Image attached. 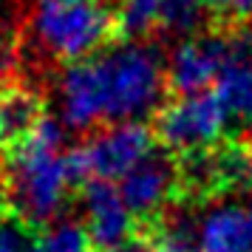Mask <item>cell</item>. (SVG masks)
<instances>
[{
    "instance_id": "cell-1",
    "label": "cell",
    "mask_w": 252,
    "mask_h": 252,
    "mask_svg": "<svg viewBox=\"0 0 252 252\" xmlns=\"http://www.w3.org/2000/svg\"><path fill=\"white\" fill-rule=\"evenodd\" d=\"M71 150L74 148L65 145V125L43 116L0 161V179L6 184L12 213L34 229L60 221L74 187L80 184Z\"/></svg>"
},
{
    "instance_id": "cell-2",
    "label": "cell",
    "mask_w": 252,
    "mask_h": 252,
    "mask_svg": "<svg viewBox=\"0 0 252 252\" xmlns=\"http://www.w3.org/2000/svg\"><path fill=\"white\" fill-rule=\"evenodd\" d=\"M91 71L102 105L105 125L114 122H145L164 105L167 57L148 40H119L91 57ZM102 125V127H105Z\"/></svg>"
},
{
    "instance_id": "cell-3",
    "label": "cell",
    "mask_w": 252,
    "mask_h": 252,
    "mask_svg": "<svg viewBox=\"0 0 252 252\" xmlns=\"http://www.w3.org/2000/svg\"><path fill=\"white\" fill-rule=\"evenodd\" d=\"M29 37L48 60L74 65L105 51L119 32L114 9L102 0H34Z\"/></svg>"
},
{
    "instance_id": "cell-4",
    "label": "cell",
    "mask_w": 252,
    "mask_h": 252,
    "mask_svg": "<svg viewBox=\"0 0 252 252\" xmlns=\"http://www.w3.org/2000/svg\"><path fill=\"white\" fill-rule=\"evenodd\" d=\"M229 116L213 91L184 94L159 108L153 136L170 156H193L224 145L229 136Z\"/></svg>"
},
{
    "instance_id": "cell-5",
    "label": "cell",
    "mask_w": 252,
    "mask_h": 252,
    "mask_svg": "<svg viewBox=\"0 0 252 252\" xmlns=\"http://www.w3.org/2000/svg\"><path fill=\"white\" fill-rule=\"evenodd\" d=\"M156 150L153 127L145 122H114L96 127L80 148L71 150L74 167L85 182H122L142 159Z\"/></svg>"
},
{
    "instance_id": "cell-6",
    "label": "cell",
    "mask_w": 252,
    "mask_h": 252,
    "mask_svg": "<svg viewBox=\"0 0 252 252\" xmlns=\"http://www.w3.org/2000/svg\"><path fill=\"white\" fill-rule=\"evenodd\" d=\"M119 193L145 229L159 221L173 204L182 201V176L179 161L167 150H153L119 182Z\"/></svg>"
},
{
    "instance_id": "cell-7",
    "label": "cell",
    "mask_w": 252,
    "mask_h": 252,
    "mask_svg": "<svg viewBox=\"0 0 252 252\" xmlns=\"http://www.w3.org/2000/svg\"><path fill=\"white\" fill-rule=\"evenodd\" d=\"M229 57V32H195L167 54V85L176 96L204 94L216 85Z\"/></svg>"
},
{
    "instance_id": "cell-8",
    "label": "cell",
    "mask_w": 252,
    "mask_h": 252,
    "mask_svg": "<svg viewBox=\"0 0 252 252\" xmlns=\"http://www.w3.org/2000/svg\"><path fill=\"white\" fill-rule=\"evenodd\" d=\"M114 14L122 40H145L153 32L195 34L210 9L207 0H119Z\"/></svg>"
},
{
    "instance_id": "cell-9",
    "label": "cell",
    "mask_w": 252,
    "mask_h": 252,
    "mask_svg": "<svg viewBox=\"0 0 252 252\" xmlns=\"http://www.w3.org/2000/svg\"><path fill=\"white\" fill-rule=\"evenodd\" d=\"M82 227L96 252H108L130 241L139 232V221L125 204L114 182H85L82 184Z\"/></svg>"
},
{
    "instance_id": "cell-10",
    "label": "cell",
    "mask_w": 252,
    "mask_h": 252,
    "mask_svg": "<svg viewBox=\"0 0 252 252\" xmlns=\"http://www.w3.org/2000/svg\"><path fill=\"white\" fill-rule=\"evenodd\" d=\"M198 252H252V213L247 204L216 201L195 221Z\"/></svg>"
},
{
    "instance_id": "cell-11",
    "label": "cell",
    "mask_w": 252,
    "mask_h": 252,
    "mask_svg": "<svg viewBox=\"0 0 252 252\" xmlns=\"http://www.w3.org/2000/svg\"><path fill=\"white\" fill-rule=\"evenodd\" d=\"M43 116H46V111H43V99L37 91H32L23 82L0 85V127H3L9 150L17 142H23Z\"/></svg>"
},
{
    "instance_id": "cell-12",
    "label": "cell",
    "mask_w": 252,
    "mask_h": 252,
    "mask_svg": "<svg viewBox=\"0 0 252 252\" xmlns=\"http://www.w3.org/2000/svg\"><path fill=\"white\" fill-rule=\"evenodd\" d=\"M142 232L148 235L150 252H198V247H195V221L182 216V213H173V216L164 213L159 221H153Z\"/></svg>"
},
{
    "instance_id": "cell-13",
    "label": "cell",
    "mask_w": 252,
    "mask_h": 252,
    "mask_svg": "<svg viewBox=\"0 0 252 252\" xmlns=\"http://www.w3.org/2000/svg\"><path fill=\"white\" fill-rule=\"evenodd\" d=\"M37 252H96L80 221L60 218L37 232Z\"/></svg>"
},
{
    "instance_id": "cell-14",
    "label": "cell",
    "mask_w": 252,
    "mask_h": 252,
    "mask_svg": "<svg viewBox=\"0 0 252 252\" xmlns=\"http://www.w3.org/2000/svg\"><path fill=\"white\" fill-rule=\"evenodd\" d=\"M37 232L12 207L0 213V252H37Z\"/></svg>"
},
{
    "instance_id": "cell-15",
    "label": "cell",
    "mask_w": 252,
    "mask_h": 252,
    "mask_svg": "<svg viewBox=\"0 0 252 252\" xmlns=\"http://www.w3.org/2000/svg\"><path fill=\"white\" fill-rule=\"evenodd\" d=\"M108 252H150L148 235L145 232H136L130 241H125V244H119V247H114V250H108Z\"/></svg>"
},
{
    "instance_id": "cell-16",
    "label": "cell",
    "mask_w": 252,
    "mask_h": 252,
    "mask_svg": "<svg viewBox=\"0 0 252 252\" xmlns=\"http://www.w3.org/2000/svg\"><path fill=\"white\" fill-rule=\"evenodd\" d=\"M232 17L235 20H252V0H232Z\"/></svg>"
},
{
    "instance_id": "cell-17",
    "label": "cell",
    "mask_w": 252,
    "mask_h": 252,
    "mask_svg": "<svg viewBox=\"0 0 252 252\" xmlns=\"http://www.w3.org/2000/svg\"><path fill=\"white\" fill-rule=\"evenodd\" d=\"M6 150H9V145H6V136H3V127H0V161H3V156H6Z\"/></svg>"
},
{
    "instance_id": "cell-18",
    "label": "cell",
    "mask_w": 252,
    "mask_h": 252,
    "mask_svg": "<svg viewBox=\"0 0 252 252\" xmlns=\"http://www.w3.org/2000/svg\"><path fill=\"white\" fill-rule=\"evenodd\" d=\"M247 159H250V167H252V139H250V145H247Z\"/></svg>"
},
{
    "instance_id": "cell-19",
    "label": "cell",
    "mask_w": 252,
    "mask_h": 252,
    "mask_svg": "<svg viewBox=\"0 0 252 252\" xmlns=\"http://www.w3.org/2000/svg\"><path fill=\"white\" fill-rule=\"evenodd\" d=\"M247 207H250V213H252V195H250V204H247Z\"/></svg>"
}]
</instances>
